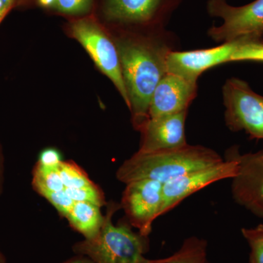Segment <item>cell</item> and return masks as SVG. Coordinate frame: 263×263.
Segmentation results:
<instances>
[{
    "instance_id": "6da1fadb",
    "label": "cell",
    "mask_w": 263,
    "mask_h": 263,
    "mask_svg": "<svg viewBox=\"0 0 263 263\" xmlns=\"http://www.w3.org/2000/svg\"><path fill=\"white\" fill-rule=\"evenodd\" d=\"M114 37L129 98L135 129L148 120L151 98L166 73V60L176 50V36L169 31L138 34L123 31Z\"/></svg>"
},
{
    "instance_id": "7a4b0ae2",
    "label": "cell",
    "mask_w": 263,
    "mask_h": 263,
    "mask_svg": "<svg viewBox=\"0 0 263 263\" xmlns=\"http://www.w3.org/2000/svg\"><path fill=\"white\" fill-rule=\"evenodd\" d=\"M216 151L200 145L186 144L174 149L150 153L137 152L118 168L116 176L127 183L151 179L166 183L191 171L222 162Z\"/></svg>"
},
{
    "instance_id": "3957f363",
    "label": "cell",
    "mask_w": 263,
    "mask_h": 263,
    "mask_svg": "<svg viewBox=\"0 0 263 263\" xmlns=\"http://www.w3.org/2000/svg\"><path fill=\"white\" fill-rule=\"evenodd\" d=\"M120 203H107L101 230L91 239L78 242L72 247L78 254L87 256L95 263H168L170 257L150 259L144 257L148 248V237L135 233L129 223L115 226L113 216Z\"/></svg>"
},
{
    "instance_id": "277c9868",
    "label": "cell",
    "mask_w": 263,
    "mask_h": 263,
    "mask_svg": "<svg viewBox=\"0 0 263 263\" xmlns=\"http://www.w3.org/2000/svg\"><path fill=\"white\" fill-rule=\"evenodd\" d=\"M68 30L71 37L80 43L100 70L113 82L129 108L119 53L110 33L91 15L71 21Z\"/></svg>"
},
{
    "instance_id": "5b68a950",
    "label": "cell",
    "mask_w": 263,
    "mask_h": 263,
    "mask_svg": "<svg viewBox=\"0 0 263 263\" xmlns=\"http://www.w3.org/2000/svg\"><path fill=\"white\" fill-rule=\"evenodd\" d=\"M207 10L211 16L223 20L221 26H213L208 32L216 42H231L245 37L263 40V0L241 7L231 6L226 0H209Z\"/></svg>"
},
{
    "instance_id": "8992f818",
    "label": "cell",
    "mask_w": 263,
    "mask_h": 263,
    "mask_svg": "<svg viewBox=\"0 0 263 263\" xmlns=\"http://www.w3.org/2000/svg\"><path fill=\"white\" fill-rule=\"evenodd\" d=\"M224 119L230 130H243L252 139L263 140V96L245 81L232 78L222 87Z\"/></svg>"
},
{
    "instance_id": "52a82bcc",
    "label": "cell",
    "mask_w": 263,
    "mask_h": 263,
    "mask_svg": "<svg viewBox=\"0 0 263 263\" xmlns=\"http://www.w3.org/2000/svg\"><path fill=\"white\" fill-rule=\"evenodd\" d=\"M182 0H104L103 12L109 22L148 32L165 29Z\"/></svg>"
},
{
    "instance_id": "ba28073f",
    "label": "cell",
    "mask_w": 263,
    "mask_h": 263,
    "mask_svg": "<svg viewBox=\"0 0 263 263\" xmlns=\"http://www.w3.org/2000/svg\"><path fill=\"white\" fill-rule=\"evenodd\" d=\"M163 186L155 180H137L127 183L123 192L121 208L128 223L143 236L148 237L154 221L160 216Z\"/></svg>"
},
{
    "instance_id": "9c48e42d",
    "label": "cell",
    "mask_w": 263,
    "mask_h": 263,
    "mask_svg": "<svg viewBox=\"0 0 263 263\" xmlns=\"http://www.w3.org/2000/svg\"><path fill=\"white\" fill-rule=\"evenodd\" d=\"M238 172V162L228 151L226 160L209 167L191 171L164 183L160 216L179 205L186 197L221 180L233 179Z\"/></svg>"
},
{
    "instance_id": "30bf717a",
    "label": "cell",
    "mask_w": 263,
    "mask_h": 263,
    "mask_svg": "<svg viewBox=\"0 0 263 263\" xmlns=\"http://www.w3.org/2000/svg\"><path fill=\"white\" fill-rule=\"evenodd\" d=\"M263 40L245 37L206 49L170 52L166 60V72L176 74L197 82L202 72L215 66L231 62L235 52L247 43Z\"/></svg>"
},
{
    "instance_id": "8fae6325",
    "label": "cell",
    "mask_w": 263,
    "mask_h": 263,
    "mask_svg": "<svg viewBox=\"0 0 263 263\" xmlns=\"http://www.w3.org/2000/svg\"><path fill=\"white\" fill-rule=\"evenodd\" d=\"M238 162V172L232 179L233 200L257 217L263 219V150L240 155L229 150Z\"/></svg>"
},
{
    "instance_id": "7c38bea8",
    "label": "cell",
    "mask_w": 263,
    "mask_h": 263,
    "mask_svg": "<svg viewBox=\"0 0 263 263\" xmlns=\"http://www.w3.org/2000/svg\"><path fill=\"white\" fill-rule=\"evenodd\" d=\"M188 110L179 114L148 118L138 131L141 134V153L174 149L187 144L185 122Z\"/></svg>"
},
{
    "instance_id": "4fadbf2b",
    "label": "cell",
    "mask_w": 263,
    "mask_h": 263,
    "mask_svg": "<svg viewBox=\"0 0 263 263\" xmlns=\"http://www.w3.org/2000/svg\"><path fill=\"white\" fill-rule=\"evenodd\" d=\"M197 94V82L166 72L151 98L148 117L154 118L186 111Z\"/></svg>"
},
{
    "instance_id": "5bb4252c",
    "label": "cell",
    "mask_w": 263,
    "mask_h": 263,
    "mask_svg": "<svg viewBox=\"0 0 263 263\" xmlns=\"http://www.w3.org/2000/svg\"><path fill=\"white\" fill-rule=\"evenodd\" d=\"M66 219L71 228L91 239L98 234L103 224L100 207L87 202H75Z\"/></svg>"
},
{
    "instance_id": "9a60e30c",
    "label": "cell",
    "mask_w": 263,
    "mask_h": 263,
    "mask_svg": "<svg viewBox=\"0 0 263 263\" xmlns=\"http://www.w3.org/2000/svg\"><path fill=\"white\" fill-rule=\"evenodd\" d=\"M168 263H211L208 257L207 240L197 236L189 237L179 250L170 256Z\"/></svg>"
},
{
    "instance_id": "2e32d148",
    "label": "cell",
    "mask_w": 263,
    "mask_h": 263,
    "mask_svg": "<svg viewBox=\"0 0 263 263\" xmlns=\"http://www.w3.org/2000/svg\"><path fill=\"white\" fill-rule=\"evenodd\" d=\"M33 189L40 195L65 190L57 167H47L36 163L32 173Z\"/></svg>"
},
{
    "instance_id": "e0dca14e",
    "label": "cell",
    "mask_w": 263,
    "mask_h": 263,
    "mask_svg": "<svg viewBox=\"0 0 263 263\" xmlns=\"http://www.w3.org/2000/svg\"><path fill=\"white\" fill-rule=\"evenodd\" d=\"M65 188H82L95 184L87 174L72 161L62 160L57 165Z\"/></svg>"
},
{
    "instance_id": "ac0fdd59",
    "label": "cell",
    "mask_w": 263,
    "mask_h": 263,
    "mask_svg": "<svg viewBox=\"0 0 263 263\" xmlns=\"http://www.w3.org/2000/svg\"><path fill=\"white\" fill-rule=\"evenodd\" d=\"M241 233L250 247L249 263H263V224L242 228Z\"/></svg>"
},
{
    "instance_id": "d6986e66",
    "label": "cell",
    "mask_w": 263,
    "mask_h": 263,
    "mask_svg": "<svg viewBox=\"0 0 263 263\" xmlns=\"http://www.w3.org/2000/svg\"><path fill=\"white\" fill-rule=\"evenodd\" d=\"M66 193L75 202H87L101 208L107 205L105 194L98 185L82 188H65Z\"/></svg>"
},
{
    "instance_id": "ffe728a7",
    "label": "cell",
    "mask_w": 263,
    "mask_h": 263,
    "mask_svg": "<svg viewBox=\"0 0 263 263\" xmlns=\"http://www.w3.org/2000/svg\"><path fill=\"white\" fill-rule=\"evenodd\" d=\"M93 0H56L54 10L63 14L85 15L92 8Z\"/></svg>"
},
{
    "instance_id": "44dd1931",
    "label": "cell",
    "mask_w": 263,
    "mask_h": 263,
    "mask_svg": "<svg viewBox=\"0 0 263 263\" xmlns=\"http://www.w3.org/2000/svg\"><path fill=\"white\" fill-rule=\"evenodd\" d=\"M238 61L263 62V41H252L242 46L231 58V62Z\"/></svg>"
},
{
    "instance_id": "7402d4cb",
    "label": "cell",
    "mask_w": 263,
    "mask_h": 263,
    "mask_svg": "<svg viewBox=\"0 0 263 263\" xmlns=\"http://www.w3.org/2000/svg\"><path fill=\"white\" fill-rule=\"evenodd\" d=\"M43 197L57 209L60 215L65 218L68 215L69 212L75 203V201L67 195L65 190L51 192L46 194Z\"/></svg>"
},
{
    "instance_id": "603a6c76",
    "label": "cell",
    "mask_w": 263,
    "mask_h": 263,
    "mask_svg": "<svg viewBox=\"0 0 263 263\" xmlns=\"http://www.w3.org/2000/svg\"><path fill=\"white\" fill-rule=\"evenodd\" d=\"M62 161L60 152L54 148H49L43 150L40 154L37 163L47 167H57Z\"/></svg>"
},
{
    "instance_id": "cb8c5ba5",
    "label": "cell",
    "mask_w": 263,
    "mask_h": 263,
    "mask_svg": "<svg viewBox=\"0 0 263 263\" xmlns=\"http://www.w3.org/2000/svg\"><path fill=\"white\" fill-rule=\"evenodd\" d=\"M18 3V0H0V24Z\"/></svg>"
},
{
    "instance_id": "d4e9b609",
    "label": "cell",
    "mask_w": 263,
    "mask_h": 263,
    "mask_svg": "<svg viewBox=\"0 0 263 263\" xmlns=\"http://www.w3.org/2000/svg\"><path fill=\"white\" fill-rule=\"evenodd\" d=\"M5 181V158L0 146V195L3 192Z\"/></svg>"
},
{
    "instance_id": "484cf974",
    "label": "cell",
    "mask_w": 263,
    "mask_h": 263,
    "mask_svg": "<svg viewBox=\"0 0 263 263\" xmlns=\"http://www.w3.org/2000/svg\"><path fill=\"white\" fill-rule=\"evenodd\" d=\"M62 263H95L92 259H90L87 256L79 254L76 257L67 259V261Z\"/></svg>"
},
{
    "instance_id": "4316f807",
    "label": "cell",
    "mask_w": 263,
    "mask_h": 263,
    "mask_svg": "<svg viewBox=\"0 0 263 263\" xmlns=\"http://www.w3.org/2000/svg\"><path fill=\"white\" fill-rule=\"evenodd\" d=\"M38 5L46 9L54 10L56 0H37Z\"/></svg>"
},
{
    "instance_id": "83f0119b",
    "label": "cell",
    "mask_w": 263,
    "mask_h": 263,
    "mask_svg": "<svg viewBox=\"0 0 263 263\" xmlns=\"http://www.w3.org/2000/svg\"><path fill=\"white\" fill-rule=\"evenodd\" d=\"M0 263H7L6 259H5V256L1 252H0Z\"/></svg>"
},
{
    "instance_id": "f1b7e54d",
    "label": "cell",
    "mask_w": 263,
    "mask_h": 263,
    "mask_svg": "<svg viewBox=\"0 0 263 263\" xmlns=\"http://www.w3.org/2000/svg\"><path fill=\"white\" fill-rule=\"evenodd\" d=\"M20 1V0H18V2Z\"/></svg>"
}]
</instances>
